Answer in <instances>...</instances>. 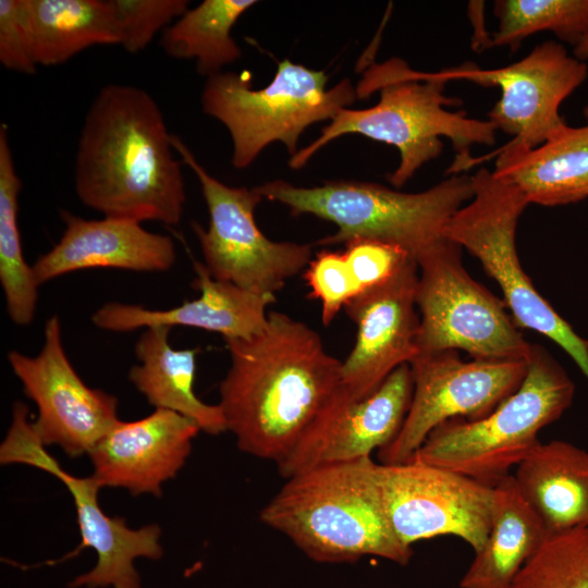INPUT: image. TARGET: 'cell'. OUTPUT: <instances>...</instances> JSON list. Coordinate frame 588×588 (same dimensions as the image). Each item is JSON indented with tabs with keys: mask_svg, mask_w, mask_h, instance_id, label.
<instances>
[{
	"mask_svg": "<svg viewBox=\"0 0 588 588\" xmlns=\"http://www.w3.org/2000/svg\"><path fill=\"white\" fill-rule=\"evenodd\" d=\"M225 343L219 406L228 430L240 450L278 465L340 387L342 362L311 327L280 311L258 334Z\"/></svg>",
	"mask_w": 588,
	"mask_h": 588,
	"instance_id": "6da1fadb",
	"label": "cell"
},
{
	"mask_svg": "<svg viewBox=\"0 0 588 588\" xmlns=\"http://www.w3.org/2000/svg\"><path fill=\"white\" fill-rule=\"evenodd\" d=\"M163 113L143 88L111 83L84 119L74 162L79 200L103 217L177 225L185 185Z\"/></svg>",
	"mask_w": 588,
	"mask_h": 588,
	"instance_id": "7a4b0ae2",
	"label": "cell"
},
{
	"mask_svg": "<svg viewBox=\"0 0 588 588\" xmlns=\"http://www.w3.org/2000/svg\"><path fill=\"white\" fill-rule=\"evenodd\" d=\"M446 82L412 70L393 58L370 65L356 87L358 98L379 91V101L367 109H342L311 144L290 158L293 170L303 168L322 147L343 135L358 134L391 145L400 163L390 174L394 188L403 186L427 162L440 156L448 138L456 152L448 173L460 174L475 145H493L497 128L489 120L469 118L448 107L462 101L444 94Z\"/></svg>",
	"mask_w": 588,
	"mask_h": 588,
	"instance_id": "3957f363",
	"label": "cell"
},
{
	"mask_svg": "<svg viewBox=\"0 0 588 588\" xmlns=\"http://www.w3.org/2000/svg\"><path fill=\"white\" fill-rule=\"evenodd\" d=\"M371 457L313 467L285 479L260 519L317 562L378 556L406 565L412 548L389 522Z\"/></svg>",
	"mask_w": 588,
	"mask_h": 588,
	"instance_id": "277c9868",
	"label": "cell"
},
{
	"mask_svg": "<svg viewBox=\"0 0 588 588\" xmlns=\"http://www.w3.org/2000/svg\"><path fill=\"white\" fill-rule=\"evenodd\" d=\"M256 188L262 198L284 205L293 216L311 215L338 228L316 245L373 238L400 246L416 264L449 241L450 220L474 195L471 177L466 174H452L418 193L352 180L313 187L273 180Z\"/></svg>",
	"mask_w": 588,
	"mask_h": 588,
	"instance_id": "5b68a950",
	"label": "cell"
},
{
	"mask_svg": "<svg viewBox=\"0 0 588 588\" xmlns=\"http://www.w3.org/2000/svg\"><path fill=\"white\" fill-rule=\"evenodd\" d=\"M575 385L543 348L532 345L522 385L487 416L434 428L409 460L494 487L539 444L540 430L572 405Z\"/></svg>",
	"mask_w": 588,
	"mask_h": 588,
	"instance_id": "8992f818",
	"label": "cell"
},
{
	"mask_svg": "<svg viewBox=\"0 0 588 588\" xmlns=\"http://www.w3.org/2000/svg\"><path fill=\"white\" fill-rule=\"evenodd\" d=\"M328 79L323 71L289 59L279 62L272 81L261 89H253L247 71L220 72L207 77L201 108L229 131L231 163L242 170L273 142H281L293 157L310 124L332 120L355 102L356 88L347 78L327 89Z\"/></svg>",
	"mask_w": 588,
	"mask_h": 588,
	"instance_id": "52a82bcc",
	"label": "cell"
},
{
	"mask_svg": "<svg viewBox=\"0 0 588 588\" xmlns=\"http://www.w3.org/2000/svg\"><path fill=\"white\" fill-rule=\"evenodd\" d=\"M470 177L473 198L450 220L446 238L467 249L497 281L516 326L535 330L561 346L588 381V341L540 295L519 262L516 228L528 201L486 168Z\"/></svg>",
	"mask_w": 588,
	"mask_h": 588,
	"instance_id": "ba28073f",
	"label": "cell"
},
{
	"mask_svg": "<svg viewBox=\"0 0 588 588\" xmlns=\"http://www.w3.org/2000/svg\"><path fill=\"white\" fill-rule=\"evenodd\" d=\"M461 247L446 241L418 262V354L463 350L474 359L528 360L532 345L506 305L466 271Z\"/></svg>",
	"mask_w": 588,
	"mask_h": 588,
	"instance_id": "9c48e42d",
	"label": "cell"
},
{
	"mask_svg": "<svg viewBox=\"0 0 588 588\" xmlns=\"http://www.w3.org/2000/svg\"><path fill=\"white\" fill-rule=\"evenodd\" d=\"M171 144L200 184L209 224L204 229L193 222L192 226L203 265L213 279L275 295L307 268L313 259L311 244L275 242L258 228L254 212L264 198L256 186H229L212 176L177 135L171 134Z\"/></svg>",
	"mask_w": 588,
	"mask_h": 588,
	"instance_id": "30bf717a",
	"label": "cell"
},
{
	"mask_svg": "<svg viewBox=\"0 0 588 588\" xmlns=\"http://www.w3.org/2000/svg\"><path fill=\"white\" fill-rule=\"evenodd\" d=\"M409 366L411 405L396 437L378 451L382 464L408 461L446 420H476L490 414L522 385L528 360L465 362L456 351H444L418 354Z\"/></svg>",
	"mask_w": 588,
	"mask_h": 588,
	"instance_id": "8fae6325",
	"label": "cell"
},
{
	"mask_svg": "<svg viewBox=\"0 0 588 588\" xmlns=\"http://www.w3.org/2000/svg\"><path fill=\"white\" fill-rule=\"evenodd\" d=\"M377 477L391 527L405 546L451 535L474 552L483 547L492 526L494 487L415 460L378 463Z\"/></svg>",
	"mask_w": 588,
	"mask_h": 588,
	"instance_id": "7c38bea8",
	"label": "cell"
},
{
	"mask_svg": "<svg viewBox=\"0 0 588 588\" xmlns=\"http://www.w3.org/2000/svg\"><path fill=\"white\" fill-rule=\"evenodd\" d=\"M430 75L446 83L467 81L498 87L500 98L488 120L497 131L512 136L504 147L531 149L566 125L560 107L586 81L588 68L562 44L550 40L506 66L481 69L465 62Z\"/></svg>",
	"mask_w": 588,
	"mask_h": 588,
	"instance_id": "4fadbf2b",
	"label": "cell"
},
{
	"mask_svg": "<svg viewBox=\"0 0 588 588\" xmlns=\"http://www.w3.org/2000/svg\"><path fill=\"white\" fill-rule=\"evenodd\" d=\"M44 334L36 356L11 351L8 362L37 406L33 426L42 443L57 444L71 457L89 453L120 420L118 399L79 378L63 348L58 316L46 321Z\"/></svg>",
	"mask_w": 588,
	"mask_h": 588,
	"instance_id": "5bb4252c",
	"label": "cell"
},
{
	"mask_svg": "<svg viewBox=\"0 0 588 588\" xmlns=\"http://www.w3.org/2000/svg\"><path fill=\"white\" fill-rule=\"evenodd\" d=\"M409 364L396 368L364 399L340 387L293 451L278 464L283 478L316 466L371 457L399 433L413 395Z\"/></svg>",
	"mask_w": 588,
	"mask_h": 588,
	"instance_id": "9a60e30c",
	"label": "cell"
},
{
	"mask_svg": "<svg viewBox=\"0 0 588 588\" xmlns=\"http://www.w3.org/2000/svg\"><path fill=\"white\" fill-rule=\"evenodd\" d=\"M417 280L418 266L408 259L391 279L362 291L345 305L357 329L341 369V387L351 397L370 395L418 355Z\"/></svg>",
	"mask_w": 588,
	"mask_h": 588,
	"instance_id": "2e32d148",
	"label": "cell"
},
{
	"mask_svg": "<svg viewBox=\"0 0 588 588\" xmlns=\"http://www.w3.org/2000/svg\"><path fill=\"white\" fill-rule=\"evenodd\" d=\"M199 431L195 421L166 408L135 421L119 420L88 453L93 476L102 487L160 497L162 483L182 468Z\"/></svg>",
	"mask_w": 588,
	"mask_h": 588,
	"instance_id": "e0dca14e",
	"label": "cell"
},
{
	"mask_svg": "<svg viewBox=\"0 0 588 588\" xmlns=\"http://www.w3.org/2000/svg\"><path fill=\"white\" fill-rule=\"evenodd\" d=\"M61 218L65 225L61 238L33 265L38 285L77 270L160 272L175 262L172 238L150 232L139 222L108 217L87 220L66 210Z\"/></svg>",
	"mask_w": 588,
	"mask_h": 588,
	"instance_id": "ac0fdd59",
	"label": "cell"
},
{
	"mask_svg": "<svg viewBox=\"0 0 588 588\" xmlns=\"http://www.w3.org/2000/svg\"><path fill=\"white\" fill-rule=\"evenodd\" d=\"M194 271L193 286L200 292L199 297L163 310L109 302L93 314V323L114 332L154 326L188 327L217 332L224 341L249 339L266 328L268 307L275 302V295L216 280L199 261H194Z\"/></svg>",
	"mask_w": 588,
	"mask_h": 588,
	"instance_id": "d6986e66",
	"label": "cell"
},
{
	"mask_svg": "<svg viewBox=\"0 0 588 588\" xmlns=\"http://www.w3.org/2000/svg\"><path fill=\"white\" fill-rule=\"evenodd\" d=\"M32 466L56 476L73 497L82 541L66 556H74L84 548H91L97 553L96 566L76 577L71 586L140 588L133 562L140 556L151 560L161 558L159 526L154 524L131 529L123 518L108 516L98 503L101 483L94 476L82 478L64 471L46 450L39 452Z\"/></svg>",
	"mask_w": 588,
	"mask_h": 588,
	"instance_id": "ffe728a7",
	"label": "cell"
},
{
	"mask_svg": "<svg viewBox=\"0 0 588 588\" xmlns=\"http://www.w3.org/2000/svg\"><path fill=\"white\" fill-rule=\"evenodd\" d=\"M495 156L494 175L516 187L528 204L553 207L588 197V125L566 124L531 149L501 146L489 156L471 157L463 171Z\"/></svg>",
	"mask_w": 588,
	"mask_h": 588,
	"instance_id": "44dd1931",
	"label": "cell"
},
{
	"mask_svg": "<svg viewBox=\"0 0 588 588\" xmlns=\"http://www.w3.org/2000/svg\"><path fill=\"white\" fill-rule=\"evenodd\" d=\"M512 475L549 534L588 528V450L540 442Z\"/></svg>",
	"mask_w": 588,
	"mask_h": 588,
	"instance_id": "7402d4cb",
	"label": "cell"
},
{
	"mask_svg": "<svg viewBox=\"0 0 588 588\" xmlns=\"http://www.w3.org/2000/svg\"><path fill=\"white\" fill-rule=\"evenodd\" d=\"M170 331L164 326L144 330L134 346L139 364L131 368L130 381L156 408L176 412L211 436L228 431L219 404H207L194 392L199 348H173Z\"/></svg>",
	"mask_w": 588,
	"mask_h": 588,
	"instance_id": "603a6c76",
	"label": "cell"
},
{
	"mask_svg": "<svg viewBox=\"0 0 588 588\" xmlns=\"http://www.w3.org/2000/svg\"><path fill=\"white\" fill-rule=\"evenodd\" d=\"M494 488L495 507L490 532L460 580L461 588H510L549 534L520 494L513 475Z\"/></svg>",
	"mask_w": 588,
	"mask_h": 588,
	"instance_id": "cb8c5ba5",
	"label": "cell"
},
{
	"mask_svg": "<svg viewBox=\"0 0 588 588\" xmlns=\"http://www.w3.org/2000/svg\"><path fill=\"white\" fill-rule=\"evenodd\" d=\"M34 60L62 64L98 45H120L108 0H28Z\"/></svg>",
	"mask_w": 588,
	"mask_h": 588,
	"instance_id": "d4e9b609",
	"label": "cell"
},
{
	"mask_svg": "<svg viewBox=\"0 0 588 588\" xmlns=\"http://www.w3.org/2000/svg\"><path fill=\"white\" fill-rule=\"evenodd\" d=\"M256 3L255 0H204L163 30L162 48L171 58L194 60L200 75L218 74L242 57L231 32Z\"/></svg>",
	"mask_w": 588,
	"mask_h": 588,
	"instance_id": "484cf974",
	"label": "cell"
},
{
	"mask_svg": "<svg viewBox=\"0 0 588 588\" xmlns=\"http://www.w3.org/2000/svg\"><path fill=\"white\" fill-rule=\"evenodd\" d=\"M8 126L0 125V282L10 319L26 326L34 319L38 283L33 266L23 255L17 224L22 182L16 173L9 143Z\"/></svg>",
	"mask_w": 588,
	"mask_h": 588,
	"instance_id": "4316f807",
	"label": "cell"
},
{
	"mask_svg": "<svg viewBox=\"0 0 588 588\" xmlns=\"http://www.w3.org/2000/svg\"><path fill=\"white\" fill-rule=\"evenodd\" d=\"M494 15L499 26L490 47L516 50L528 36L544 30L575 47L588 33V0H500Z\"/></svg>",
	"mask_w": 588,
	"mask_h": 588,
	"instance_id": "83f0119b",
	"label": "cell"
},
{
	"mask_svg": "<svg viewBox=\"0 0 588 588\" xmlns=\"http://www.w3.org/2000/svg\"><path fill=\"white\" fill-rule=\"evenodd\" d=\"M510 588H588V528L548 534Z\"/></svg>",
	"mask_w": 588,
	"mask_h": 588,
	"instance_id": "f1b7e54d",
	"label": "cell"
},
{
	"mask_svg": "<svg viewBox=\"0 0 588 588\" xmlns=\"http://www.w3.org/2000/svg\"><path fill=\"white\" fill-rule=\"evenodd\" d=\"M120 32V46L130 53L144 50L154 37L187 10V0H108Z\"/></svg>",
	"mask_w": 588,
	"mask_h": 588,
	"instance_id": "f546056e",
	"label": "cell"
},
{
	"mask_svg": "<svg viewBox=\"0 0 588 588\" xmlns=\"http://www.w3.org/2000/svg\"><path fill=\"white\" fill-rule=\"evenodd\" d=\"M304 278L309 296L321 304V321L326 327L360 293L344 253H318L305 269Z\"/></svg>",
	"mask_w": 588,
	"mask_h": 588,
	"instance_id": "4dcf8cb0",
	"label": "cell"
},
{
	"mask_svg": "<svg viewBox=\"0 0 588 588\" xmlns=\"http://www.w3.org/2000/svg\"><path fill=\"white\" fill-rule=\"evenodd\" d=\"M344 245L343 253L360 292L384 283L412 259L400 246L379 240L356 237Z\"/></svg>",
	"mask_w": 588,
	"mask_h": 588,
	"instance_id": "1f68e13d",
	"label": "cell"
},
{
	"mask_svg": "<svg viewBox=\"0 0 588 588\" xmlns=\"http://www.w3.org/2000/svg\"><path fill=\"white\" fill-rule=\"evenodd\" d=\"M0 62L10 71L36 72L28 0H0Z\"/></svg>",
	"mask_w": 588,
	"mask_h": 588,
	"instance_id": "d6a6232c",
	"label": "cell"
},
{
	"mask_svg": "<svg viewBox=\"0 0 588 588\" xmlns=\"http://www.w3.org/2000/svg\"><path fill=\"white\" fill-rule=\"evenodd\" d=\"M573 56L584 62L588 60V33L575 47H573Z\"/></svg>",
	"mask_w": 588,
	"mask_h": 588,
	"instance_id": "836d02e7",
	"label": "cell"
},
{
	"mask_svg": "<svg viewBox=\"0 0 588 588\" xmlns=\"http://www.w3.org/2000/svg\"><path fill=\"white\" fill-rule=\"evenodd\" d=\"M583 112H584L585 117L588 119V103L585 106Z\"/></svg>",
	"mask_w": 588,
	"mask_h": 588,
	"instance_id": "e575fe53",
	"label": "cell"
}]
</instances>
